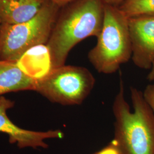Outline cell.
Returning a JSON list of instances; mask_svg holds the SVG:
<instances>
[{"instance_id": "12", "label": "cell", "mask_w": 154, "mask_h": 154, "mask_svg": "<svg viewBox=\"0 0 154 154\" xmlns=\"http://www.w3.org/2000/svg\"><path fill=\"white\" fill-rule=\"evenodd\" d=\"M93 154H119L115 146L111 142L108 145Z\"/></svg>"}, {"instance_id": "4", "label": "cell", "mask_w": 154, "mask_h": 154, "mask_svg": "<svg viewBox=\"0 0 154 154\" xmlns=\"http://www.w3.org/2000/svg\"><path fill=\"white\" fill-rule=\"evenodd\" d=\"M60 8L47 0L32 20L17 24L0 25V61L18 62L30 50L45 46Z\"/></svg>"}, {"instance_id": "10", "label": "cell", "mask_w": 154, "mask_h": 154, "mask_svg": "<svg viewBox=\"0 0 154 154\" xmlns=\"http://www.w3.org/2000/svg\"><path fill=\"white\" fill-rule=\"evenodd\" d=\"M118 8L127 18L154 16V0H125Z\"/></svg>"}, {"instance_id": "7", "label": "cell", "mask_w": 154, "mask_h": 154, "mask_svg": "<svg viewBox=\"0 0 154 154\" xmlns=\"http://www.w3.org/2000/svg\"><path fill=\"white\" fill-rule=\"evenodd\" d=\"M14 102L4 97H0V132L5 133L9 137V141L16 144L20 148L32 147L37 149L48 148L45 140L49 139H62L63 132L60 130H51L47 131H34L20 128L11 121L6 111L14 107Z\"/></svg>"}, {"instance_id": "5", "label": "cell", "mask_w": 154, "mask_h": 154, "mask_svg": "<svg viewBox=\"0 0 154 154\" xmlns=\"http://www.w3.org/2000/svg\"><path fill=\"white\" fill-rule=\"evenodd\" d=\"M95 83V77L86 67L65 65L37 77L34 91L51 102L76 106L82 104Z\"/></svg>"}, {"instance_id": "16", "label": "cell", "mask_w": 154, "mask_h": 154, "mask_svg": "<svg viewBox=\"0 0 154 154\" xmlns=\"http://www.w3.org/2000/svg\"><path fill=\"white\" fill-rule=\"evenodd\" d=\"M2 1H3V0H0V5H1V3H2Z\"/></svg>"}, {"instance_id": "11", "label": "cell", "mask_w": 154, "mask_h": 154, "mask_svg": "<svg viewBox=\"0 0 154 154\" xmlns=\"http://www.w3.org/2000/svg\"><path fill=\"white\" fill-rule=\"evenodd\" d=\"M144 98L154 113V83L148 85L143 92Z\"/></svg>"}, {"instance_id": "9", "label": "cell", "mask_w": 154, "mask_h": 154, "mask_svg": "<svg viewBox=\"0 0 154 154\" xmlns=\"http://www.w3.org/2000/svg\"><path fill=\"white\" fill-rule=\"evenodd\" d=\"M47 0H3L0 5V25L26 22L36 16Z\"/></svg>"}, {"instance_id": "15", "label": "cell", "mask_w": 154, "mask_h": 154, "mask_svg": "<svg viewBox=\"0 0 154 154\" xmlns=\"http://www.w3.org/2000/svg\"><path fill=\"white\" fill-rule=\"evenodd\" d=\"M147 79L150 82H154V63L150 69V71L147 77Z\"/></svg>"}, {"instance_id": "2", "label": "cell", "mask_w": 154, "mask_h": 154, "mask_svg": "<svg viewBox=\"0 0 154 154\" xmlns=\"http://www.w3.org/2000/svg\"><path fill=\"white\" fill-rule=\"evenodd\" d=\"M112 104L114 136L111 142L119 154H154V113L143 92L130 88L134 111L127 102L121 80Z\"/></svg>"}, {"instance_id": "1", "label": "cell", "mask_w": 154, "mask_h": 154, "mask_svg": "<svg viewBox=\"0 0 154 154\" xmlns=\"http://www.w3.org/2000/svg\"><path fill=\"white\" fill-rule=\"evenodd\" d=\"M105 4L102 0H74L61 6L46 48L50 69L65 65L73 48L84 39L99 35Z\"/></svg>"}, {"instance_id": "3", "label": "cell", "mask_w": 154, "mask_h": 154, "mask_svg": "<svg viewBox=\"0 0 154 154\" xmlns=\"http://www.w3.org/2000/svg\"><path fill=\"white\" fill-rule=\"evenodd\" d=\"M88 58L99 73L112 74L131 59L128 18L118 7L105 5L102 27Z\"/></svg>"}, {"instance_id": "6", "label": "cell", "mask_w": 154, "mask_h": 154, "mask_svg": "<svg viewBox=\"0 0 154 154\" xmlns=\"http://www.w3.org/2000/svg\"><path fill=\"white\" fill-rule=\"evenodd\" d=\"M131 60L137 67L150 70L154 63V16L128 18Z\"/></svg>"}, {"instance_id": "8", "label": "cell", "mask_w": 154, "mask_h": 154, "mask_svg": "<svg viewBox=\"0 0 154 154\" xmlns=\"http://www.w3.org/2000/svg\"><path fill=\"white\" fill-rule=\"evenodd\" d=\"M36 79L22 69L18 62L0 61V97L11 92L34 91Z\"/></svg>"}, {"instance_id": "13", "label": "cell", "mask_w": 154, "mask_h": 154, "mask_svg": "<svg viewBox=\"0 0 154 154\" xmlns=\"http://www.w3.org/2000/svg\"><path fill=\"white\" fill-rule=\"evenodd\" d=\"M105 5L118 7L125 0H102Z\"/></svg>"}, {"instance_id": "14", "label": "cell", "mask_w": 154, "mask_h": 154, "mask_svg": "<svg viewBox=\"0 0 154 154\" xmlns=\"http://www.w3.org/2000/svg\"><path fill=\"white\" fill-rule=\"evenodd\" d=\"M50 2H52L53 3H54L55 4L60 6H62L64 5H65L66 4L72 1H73L74 0H48Z\"/></svg>"}]
</instances>
